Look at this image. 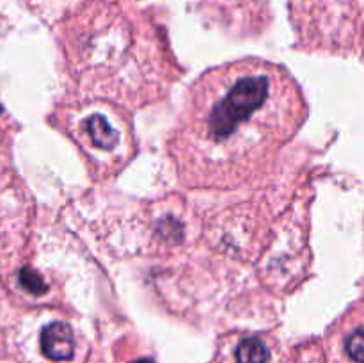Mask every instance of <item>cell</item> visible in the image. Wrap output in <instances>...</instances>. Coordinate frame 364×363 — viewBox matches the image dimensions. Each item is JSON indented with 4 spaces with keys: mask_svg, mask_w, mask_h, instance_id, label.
<instances>
[{
    "mask_svg": "<svg viewBox=\"0 0 364 363\" xmlns=\"http://www.w3.org/2000/svg\"><path fill=\"white\" fill-rule=\"evenodd\" d=\"M306 116L294 78L279 64L245 59L206 71L185 102L173 141L192 185L233 187L265 169Z\"/></svg>",
    "mask_w": 364,
    "mask_h": 363,
    "instance_id": "1",
    "label": "cell"
},
{
    "mask_svg": "<svg viewBox=\"0 0 364 363\" xmlns=\"http://www.w3.org/2000/svg\"><path fill=\"white\" fill-rule=\"evenodd\" d=\"M41 351L46 358L64 362L75 352L73 331L64 322H52L41 331Z\"/></svg>",
    "mask_w": 364,
    "mask_h": 363,
    "instance_id": "2",
    "label": "cell"
},
{
    "mask_svg": "<svg viewBox=\"0 0 364 363\" xmlns=\"http://www.w3.org/2000/svg\"><path fill=\"white\" fill-rule=\"evenodd\" d=\"M84 132L87 141L92 148L103 149V152H112L117 146L119 135L110 127L109 121L102 114H92L84 121Z\"/></svg>",
    "mask_w": 364,
    "mask_h": 363,
    "instance_id": "3",
    "label": "cell"
},
{
    "mask_svg": "<svg viewBox=\"0 0 364 363\" xmlns=\"http://www.w3.org/2000/svg\"><path fill=\"white\" fill-rule=\"evenodd\" d=\"M238 363H267L269 362V349L259 338L247 337L237 347Z\"/></svg>",
    "mask_w": 364,
    "mask_h": 363,
    "instance_id": "4",
    "label": "cell"
},
{
    "mask_svg": "<svg viewBox=\"0 0 364 363\" xmlns=\"http://www.w3.org/2000/svg\"><path fill=\"white\" fill-rule=\"evenodd\" d=\"M345 351L355 363H364V327L352 331L345 340Z\"/></svg>",
    "mask_w": 364,
    "mask_h": 363,
    "instance_id": "5",
    "label": "cell"
},
{
    "mask_svg": "<svg viewBox=\"0 0 364 363\" xmlns=\"http://www.w3.org/2000/svg\"><path fill=\"white\" fill-rule=\"evenodd\" d=\"M20 283H21V287H23L27 292H31V294L39 295V294H45L46 292V285L43 283V278L39 276L36 270L28 269V267L21 269Z\"/></svg>",
    "mask_w": 364,
    "mask_h": 363,
    "instance_id": "6",
    "label": "cell"
},
{
    "mask_svg": "<svg viewBox=\"0 0 364 363\" xmlns=\"http://www.w3.org/2000/svg\"><path fill=\"white\" fill-rule=\"evenodd\" d=\"M139 363H151V362H139Z\"/></svg>",
    "mask_w": 364,
    "mask_h": 363,
    "instance_id": "7",
    "label": "cell"
}]
</instances>
